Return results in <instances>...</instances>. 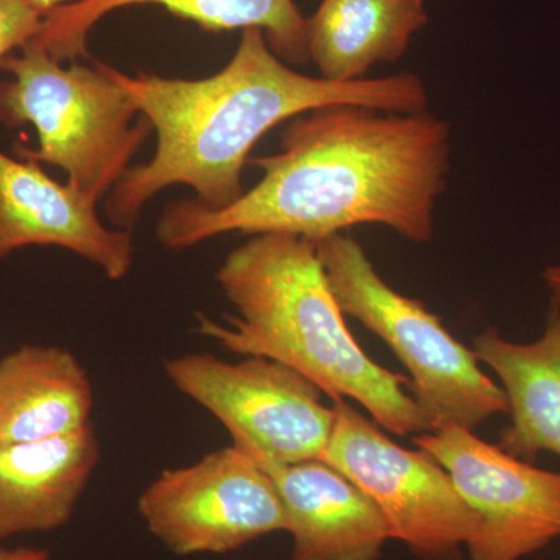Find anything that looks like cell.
Masks as SVG:
<instances>
[{
	"mask_svg": "<svg viewBox=\"0 0 560 560\" xmlns=\"http://www.w3.org/2000/svg\"><path fill=\"white\" fill-rule=\"evenodd\" d=\"M92 404L90 375L69 350L22 346L0 360V444L83 430Z\"/></svg>",
	"mask_w": 560,
	"mask_h": 560,
	"instance_id": "15",
	"label": "cell"
},
{
	"mask_svg": "<svg viewBox=\"0 0 560 560\" xmlns=\"http://www.w3.org/2000/svg\"><path fill=\"white\" fill-rule=\"evenodd\" d=\"M105 69L158 135L151 161L128 168L106 200L110 223L127 231L147 202L176 184L191 187L202 208L234 205L245 194L242 173L254 145L271 128L308 110L361 105L420 113L429 106V90L416 73L350 83L304 75L280 60L259 28L242 31L234 57L208 79Z\"/></svg>",
	"mask_w": 560,
	"mask_h": 560,
	"instance_id": "2",
	"label": "cell"
},
{
	"mask_svg": "<svg viewBox=\"0 0 560 560\" xmlns=\"http://www.w3.org/2000/svg\"><path fill=\"white\" fill-rule=\"evenodd\" d=\"M315 245L342 315L359 319L404 363L412 399L431 430L475 431L493 416L508 415L506 394L481 371L474 350L422 302L388 285L355 238L342 232Z\"/></svg>",
	"mask_w": 560,
	"mask_h": 560,
	"instance_id": "5",
	"label": "cell"
},
{
	"mask_svg": "<svg viewBox=\"0 0 560 560\" xmlns=\"http://www.w3.org/2000/svg\"><path fill=\"white\" fill-rule=\"evenodd\" d=\"M429 21L425 0H320L307 20L308 61L320 79H370L375 66L399 61Z\"/></svg>",
	"mask_w": 560,
	"mask_h": 560,
	"instance_id": "16",
	"label": "cell"
},
{
	"mask_svg": "<svg viewBox=\"0 0 560 560\" xmlns=\"http://www.w3.org/2000/svg\"><path fill=\"white\" fill-rule=\"evenodd\" d=\"M98 460L91 423L65 436L0 444V539L65 526Z\"/></svg>",
	"mask_w": 560,
	"mask_h": 560,
	"instance_id": "13",
	"label": "cell"
},
{
	"mask_svg": "<svg viewBox=\"0 0 560 560\" xmlns=\"http://www.w3.org/2000/svg\"><path fill=\"white\" fill-rule=\"evenodd\" d=\"M545 285L550 290L551 304L560 307V261L559 264L550 265L547 270L541 275Z\"/></svg>",
	"mask_w": 560,
	"mask_h": 560,
	"instance_id": "19",
	"label": "cell"
},
{
	"mask_svg": "<svg viewBox=\"0 0 560 560\" xmlns=\"http://www.w3.org/2000/svg\"><path fill=\"white\" fill-rule=\"evenodd\" d=\"M320 460L363 490L388 523L390 537L422 560H460L478 517L448 471L423 451H407L345 399Z\"/></svg>",
	"mask_w": 560,
	"mask_h": 560,
	"instance_id": "7",
	"label": "cell"
},
{
	"mask_svg": "<svg viewBox=\"0 0 560 560\" xmlns=\"http://www.w3.org/2000/svg\"><path fill=\"white\" fill-rule=\"evenodd\" d=\"M138 510L150 533L179 556L224 555L287 530L271 478L234 444L162 471L139 497Z\"/></svg>",
	"mask_w": 560,
	"mask_h": 560,
	"instance_id": "8",
	"label": "cell"
},
{
	"mask_svg": "<svg viewBox=\"0 0 560 560\" xmlns=\"http://www.w3.org/2000/svg\"><path fill=\"white\" fill-rule=\"evenodd\" d=\"M0 69V124H31L38 149L16 150L21 160L46 162L68 175V184L92 200L109 195L150 131L131 98L106 72L105 62L65 68L46 50L28 43L9 55Z\"/></svg>",
	"mask_w": 560,
	"mask_h": 560,
	"instance_id": "4",
	"label": "cell"
},
{
	"mask_svg": "<svg viewBox=\"0 0 560 560\" xmlns=\"http://www.w3.org/2000/svg\"><path fill=\"white\" fill-rule=\"evenodd\" d=\"M278 490L294 560H378L390 529L374 501L324 460L260 466Z\"/></svg>",
	"mask_w": 560,
	"mask_h": 560,
	"instance_id": "11",
	"label": "cell"
},
{
	"mask_svg": "<svg viewBox=\"0 0 560 560\" xmlns=\"http://www.w3.org/2000/svg\"><path fill=\"white\" fill-rule=\"evenodd\" d=\"M184 396L226 427L232 444L259 466H290L320 459L334 430L331 408L307 377L264 357L230 363L189 353L164 364Z\"/></svg>",
	"mask_w": 560,
	"mask_h": 560,
	"instance_id": "6",
	"label": "cell"
},
{
	"mask_svg": "<svg viewBox=\"0 0 560 560\" xmlns=\"http://www.w3.org/2000/svg\"><path fill=\"white\" fill-rule=\"evenodd\" d=\"M0 560H50V552L35 547H0Z\"/></svg>",
	"mask_w": 560,
	"mask_h": 560,
	"instance_id": "18",
	"label": "cell"
},
{
	"mask_svg": "<svg viewBox=\"0 0 560 560\" xmlns=\"http://www.w3.org/2000/svg\"><path fill=\"white\" fill-rule=\"evenodd\" d=\"M98 202L70 184L51 179L38 162L0 151V260L25 246H60L120 280L130 272V231L110 230Z\"/></svg>",
	"mask_w": 560,
	"mask_h": 560,
	"instance_id": "10",
	"label": "cell"
},
{
	"mask_svg": "<svg viewBox=\"0 0 560 560\" xmlns=\"http://www.w3.org/2000/svg\"><path fill=\"white\" fill-rule=\"evenodd\" d=\"M32 9L46 16L50 11L61 9V7L70 5V3L81 2V0H24Z\"/></svg>",
	"mask_w": 560,
	"mask_h": 560,
	"instance_id": "20",
	"label": "cell"
},
{
	"mask_svg": "<svg viewBox=\"0 0 560 560\" xmlns=\"http://www.w3.org/2000/svg\"><path fill=\"white\" fill-rule=\"evenodd\" d=\"M44 16L24 0H0V61L38 35Z\"/></svg>",
	"mask_w": 560,
	"mask_h": 560,
	"instance_id": "17",
	"label": "cell"
},
{
	"mask_svg": "<svg viewBox=\"0 0 560 560\" xmlns=\"http://www.w3.org/2000/svg\"><path fill=\"white\" fill-rule=\"evenodd\" d=\"M412 442L448 471L477 514L466 547L471 560H521L560 539L559 471L514 458L460 427L425 431Z\"/></svg>",
	"mask_w": 560,
	"mask_h": 560,
	"instance_id": "9",
	"label": "cell"
},
{
	"mask_svg": "<svg viewBox=\"0 0 560 560\" xmlns=\"http://www.w3.org/2000/svg\"><path fill=\"white\" fill-rule=\"evenodd\" d=\"M474 353L506 394L511 423L499 447L530 464L540 453L560 456V307L551 304L539 340L522 345L488 329L475 337Z\"/></svg>",
	"mask_w": 560,
	"mask_h": 560,
	"instance_id": "14",
	"label": "cell"
},
{
	"mask_svg": "<svg viewBox=\"0 0 560 560\" xmlns=\"http://www.w3.org/2000/svg\"><path fill=\"white\" fill-rule=\"evenodd\" d=\"M217 280L237 316H228L226 324L200 316L202 337L238 355L285 364L331 400L359 401L390 433L431 431L405 393L407 377L375 363L350 334L315 243L254 235L226 257Z\"/></svg>",
	"mask_w": 560,
	"mask_h": 560,
	"instance_id": "3",
	"label": "cell"
},
{
	"mask_svg": "<svg viewBox=\"0 0 560 560\" xmlns=\"http://www.w3.org/2000/svg\"><path fill=\"white\" fill-rule=\"evenodd\" d=\"M158 5L209 32L259 28L272 51L287 62L308 61L307 20L294 0H81L46 14L31 43L58 61L88 55V36L113 11Z\"/></svg>",
	"mask_w": 560,
	"mask_h": 560,
	"instance_id": "12",
	"label": "cell"
},
{
	"mask_svg": "<svg viewBox=\"0 0 560 560\" xmlns=\"http://www.w3.org/2000/svg\"><path fill=\"white\" fill-rule=\"evenodd\" d=\"M280 149L249 160L261 179L234 205H168L158 241L180 250L237 232L318 243L363 224L389 228L412 243L433 238L434 209L451 173L447 120L429 110L320 106L289 120Z\"/></svg>",
	"mask_w": 560,
	"mask_h": 560,
	"instance_id": "1",
	"label": "cell"
}]
</instances>
